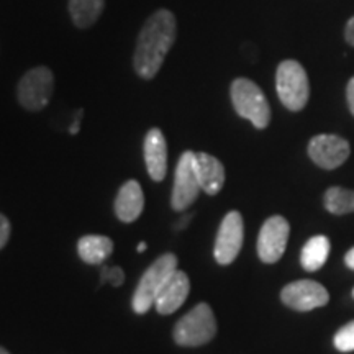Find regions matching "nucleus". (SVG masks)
<instances>
[{"instance_id":"nucleus-1","label":"nucleus","mask_w":354,"mask_h":354,"mask_svg":"<svg viewBox=\"0 0 354 354\" xmlns=\"http://www.w3.org/2000/svg\"><path fill=\"white\" fill-rule=\"evenodd\" d=\"M177 37V21L174 13L159 8L145 21L136 39L133 66L141 79H153L165 63L167 53Z\"/></svg>"},{"instance_id":"nucleus-2","label":"nucleus","mask_w":354,"mask_h":354,"mask_svg":"<svg viewBox=\"0 0 354 354\" xmlns=\"http://www.w3.org/2000/svg\"><path fill=\"white\" fill-rule=\"evenodd\" d=\"M232 104L241 118H246L258 130H263L271 122V107L258 84L246 77L234 79L230 88Z\"/></svg>"},{"instance_id":"nucleus-3","label":"nucleus","mask_w":354,"mask_h":354,"mask_svg":"<svg viewBox=\"0 0 354 354\" xmlns=\"http://www.w3.org/2000/svg\"><path fill=\"white\" fill-rule=\"evenodd\" d=\"M216 335V320L209 304H198L174 326V342L179 346L197 348L207 344Z\"/></svg>"},{"instance_id":"nucleus-4","label":"nucleus","mask_w":354,"mask_h":354,"mask_svg":"<svg viewBox=\"0 0 354 354\" xmlns=\"http://www.w3.org/2000/svg\"><path fill=\"white\" fill-rule=\"evenodd\" d=\"M276 88L279 100L287 110H304L310 97L308 76L304 66L294 59L282 61L276 73Z\"/></svg>"},{"instance_id":"nucleus-5","label":"nucleus","mask_w":354,"mask_h":354,"mask_svg":"<svg viewBox=\"0 0 354 354\" xmlns=\"http://www.w3.org/2000/svg\"><path fill=\"white\" fill-rule=\"evenodd\" d=\"M177 269L176 254L166 253L154 261V263L146 269L143 277L140 279V284L136 287L135 295H133L131 307L136 313H146L156 302L159 292L171 277V274Z\"/></svg>"},{"instance_id":"nucleus-6","label":"nucleus","mask_w":354,"mask_h":354,"mask_svg":"<svg viewBox=\"0 0 354 354\" xmlns=\"http://www.w3.org/2000/svg\"><path fill=\"white\" fill-rule=\"evenodd\" d=\"M53 91H55V76L51 69L38 66V68L30 69L20 79L17 97L21 107L30 112H39L50 104Z\"/></svg>"},{"instance_id":"nucleus-7","label":"nucleus","mask_w":354,"mask_h":354,"mask_svg":"<svg viewBox=\"0 0 354 354\" xmlns=\"http://www.w3.org/2000/svg\"><path fill=\"white\" fill-rule=\"evenodd\" d=\"M201 183L196 172V153L184 151L176 166L174 187H172L171 205L176 212L187 210L197 201Z\"/></svg>"},{"instance_id":"nucleus-8","label":"nucleus","mask_w":354,"mask_h":354,"mask_svg":"<svg viewBox=\"0 0 354 354\" xmlns=\"http://www.w3.org/2000/svg\"><path fill=\"white\" fill-rule=\"evenodd\" d=\"M243 240H245V223L240 212L232 210L221 220L216 233L214 256L216 263L221 266L232 264L240 254Z\"/></svg>"},{"instance_id":"nucleus-9","label":"nucleus","mask_w":354,"mask_h":354,"mask_svg":"<svg viewBox=\"0 0 354 354\" xmlns=\"http://www.w3.org/2000/svg\"><path fill=\"white\" fill-rule=\"evenodd\" d=\"M290 225L284 216L274 215L264 221L258 236V256L266 264H274L284 254Z\"/></svg>"},{"instance_id":"nucleus-10","label":"nucleus","mask_w":354,"mask_h":354,"mask_svg":"<svg viewBox=\"0 0 354 354\" xmlns=\"http://www.w3.org/2000/svg\"><path fill=\"white\" fill-rule=\"evenodd\" d=\"M281 300L284 305L297 310V312H310L328 304L330 294L322 284L315 281H295L287 284L281 292Z\"/></svg>"},{"instance_id":"nucleus-11","label":"nucleus","mask_w":354,"mask_h":354,"mask_svg":"<svg viewBox=\"0 0 354 354\" xmlns=\"http://www.w3.org/2000/svg\"><path fill=\"white\" fill-rule=\"evenodd\" d=\"M351 148L342 136L317 135L308 143V156L322 169H336L349 158Z\"/></svg>"},{"instance_id":"nucleus-12","label":"nucleus","mask_w":354,"mask_h":354,"mask_svg":"<svg viewBox=\"0 0 354 354\" xmlns=\"http://www.w3.org/2000/svg\"><path fill=\"white\" fill-rule=\"evenodd\" d=\"M189 292L190 281L187 274L176 269V271L171 274V277L167 279V282L161 289V292H159L156 302H154V307H156V310L161 315H171L176 310L183 307L185 299L189 297Z\"/></svg>"},{"instance_id":"nucleus-13","label":"nucleus","mask_w":354,"mask_h":354,"mask_svg":"<svg viewBox=\"0 0 354 354\" xmlns=\"http://www.w3.org/2000/svg\"><path fill=\"white\" fill-rule=\"evenodd\" d=\"M145 162L153 180H162L167 172V143L159 128H151L145 136Z\"/></svg>"},{"instance_id":"nucleus-14","label":"nucleus","mask_w":354,"mask_h":354,"mask_svg":"<svg viewBox=\"0 0 354 354\" xmlns=\"http://www.w3.org/2000/svg\"><path fill=\"white\" fill-rule=\"evenodd\" d=\"M145 207L143 189L136 180H128L120 187L115 198V214L125 223H131L141 215Z\"/></svg>"},{"instance_id":"nucleus-15","label":"nucleus","mask_w":354,"mask_h":354,"mask_svg":"<svg viewBox=\"0 0 354 354\" xmlns=\"http://www.w3.org/2000/svg\"><path fill=\"white\" fill-rule=\"evenodd\" d=\"M196 172L201 189L209 196H216L225 184V167L209 153H196Z\"/></svg>"},{"instance_id":"nucleus-16","label":"nucleus","mask_w":354,"mask_h":354,"mask_svg":"<svg viewBox=\"0 0 354 354\" xmlns=\"http://www.w3.org/2000/svg\"><path fill=\"white\" fill-rule=\"evenodd\" d=\"M77 253L87 264H102L113 253V241L109 236L87 234L77 243Z\"/></svg>"},{"instance_id":"nucleus-17","label":"nucleus","mask_w":354,"mask_h":354,"mask_svg":"<svg viewBox=\"0 0 354 354\" xmlns=\"http://www.w3.org/2000/svg\"><path fill=\"white\" fill-rule=\"evenodd\" d=\"M330 240L325 234H317L305 243L300 253V264L307 272H315L328 261Z\"/></svg>"},{"instance_id":"nucleus-18","label":"nucleus","mask_w":354,"mask_h":354,"mask_svg":"<svg viewBox=\"0 0 354 354\" xmlns=\"http://www.w3.org/2000/svg\"><path fill=\"white\" fill-rule=\"evenodd\" d=\"M105 0H69L71 20L77 28H91L104 12Z\"/></svg>"},{"instance_id":"nucleus-19","label":"nucleus","mask_w":354,"mask_h":354,"mask_svg":"<svg viewBox=\"0 0 354 354\" xmlns=\"http://www.w3.org/2000/svg\"><path fill=\"white\" fill-rule=\"evenodd\" d=\"M325 209L333 215H346L354 212V190L344 187H330L325 194Z\"/></svg>"},{"instance_id":"nucleus-20","label":"nucleus","mask_w":354,"mask_h":354,"mask_svg":"<svg viewBox=\"0 0 354 354\" xmlns=\"http://www.w3.org/2000/svg\"><path fill=\"white\" fill-rule=\"evenodd\" d=\"M335 348L342 353L354 351V320L342 326L335 335Z\"/></svg>"},{"instance_id":"nucleus-21","label":"nucleus","mask_w":354,"mask_h":354,"mask_svg":"<svg viewBox=\"0 0 354 354\" xmlns=\"http://www.w3.org/2000/svg\"><path fill=\"white\" fill-rule=\"evenodd\" d=\"M123 281H125V272H123L122 268H118V266H113V268L104 266V268H102V284H104V282H109L110 286L120 287L123 284Z\"/></svg>"},{"instance_id":"nucleus-22","label":"nucleus","mask_w":354,"mask_h":354,"mask_svg":"<svg viewBox=\"0 0 354 354\" xmlns=\"http://www.w3.org/2000/svg\"><path fill=\"white\" fill-rule=\"evenodd\" d=\"M10 232H12L10 221H8L6 215L0 214V250L7 245L8 238H10Z\"/></svg>"},{"instance_id":"nucleus-23","label":"nucleus","mask_w":354,"mask_h":354,"mask_svg":"<svg viewBox=\"0 0 354 354\" xmlns=\"http://www.w3.org/2000/svg\"><path fill=\"white\" fill-rule=\"evenodd\" d=\"M346 100H348V107L349 112L354 115V77L349 79L348 87H346Z\"/></svg>"},{"instance_id":"nucleus-24","label":"nucleus","mask_w":354,"mask_h":354,"mask_svg":"<svg viewBox=\"0 0 354 354\" xmlns=\"http://www.w3.org/2000/svg\"><path fill=\"white\" fill-rule=\"evenodd\" d=\"M344 38H346V41L351 44V46H354V17L348 21L346 30H344Z\"/></svg>"},{"instance_id":"nucleus-25","label":"nucleus","mask_w":354,"mask_h":354,"mask_svg":"<svg viewBox=\"0 0 354 354\" xmlns=\"http://www.w3.org/2000/svg\"><path fill=\"white\" fill-rule=\"evenodd\" d=\"M81 118H82V110H79L76 120H74L73 125L69 127V133H71V135H77V133H79V127H81Z\"/></svg>"},{"instance_id":"nucleus-26","label":"nucleus","mask_w":354,"mask_h":354,"mask_svg":"<svg viewBox=\"0 0 354 354\" xmlns=\"http://www.w3.org/2000/svg\"><path fill=\"white\" fill-rule=\"evenodd\" d=\"M344 264L354 271V248H351V250L346 253V256H344Z\"/></svg>"},{"instance_id":"nucleus-27","label":"nucleus","mask_w":354,"mask_h":354,"mask_svg":"<svg viewBox=\"0 0 354 354\" xmlns=\"http://www.w3.org/2000/svg\"><path fill=\"white\" fill-rule=\"evenodd\" d=\"M190 218H192V215H187V216H184V218L180 220V221H176V225H174L176 232H177V230H183V228L187 227V223L190 221Z\"/></svg>"},{"instance_id":"nucleus-28","label":"nucleus","mask_w":354,"mask_h":354,"mask_svg":"<svg viewBox=\"0 0 354 354\" xmlns=\"http://www.w3.org/2000/svg\"><path fill=\"white\" fill-rule=\"evenodd\" d=\"M146 246H148L146 243H140V245L136 246V251H138V253H143V251L146 250Z\"/></svg>"},{"instance_id":"nucleus-29","label":"nucleus","mask_w":354,"mask_h":354,"mask_svg":"<svg viewBox=\"0 0 354 354\" xmlns=\"http://www.w3.org/2000/svg\"><path fill=\"white\" fill-rule=\"evenodd\" d=\"M0 354H10V353H8L7 349H3L2 346H0Z\"/></svg>"},{"instance_id":"nucleus-30","label":"nucleus","mask_w":354,"mask_h":354,"mask_svg":"<svg viewBox=\"0 0 354 354\" xmlns=\"http://www.w3.org/2000/svg\"><path fill=\"white\" fill-rule=\"evenodd\" d=\"M353 297H354V289H353Z\"/></svg>"}]
</instances>
